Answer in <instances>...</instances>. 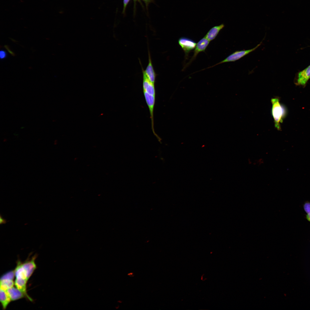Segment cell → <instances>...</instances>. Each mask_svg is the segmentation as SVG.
<instances>
[{"instance_id":"obj_16","label":"cell","mask_w":310,"mask_h":310,"mask_svg":"<svg viewBox=\"0 0 310 310\" xmlns=\"http://www.w3.org/2000/svg\"><path fill=\"white\" fill-rule=\"evenodd\" d=\"M15 276L14 270L9 271L4 274L1 276L0 280H13Z\"/></svg>"},{"instance_id":"obj_24","label":"cell","mask_w":310,"mask_h":310,"mask_svg":"<svg viewBox=\"0 0 310 310\" xmlns=\"http://www.w3.org/2000/svg\"><path fill=\"white\" fill-rule=\"evenodd\" d=\"M128 275L130 276H133V273H129L128 274Z\"/></svg>"},{"instance_id":"obj_8","label":"cell","mask_w":310,"mask_h":310,"mask_svg":"<svg viewBox=\"0 0 310 310\" xmlns=\"http://www.w3.org/2000/svg\"><path fill=\"white\" fill-rule=\"evenodd\" d=\"M310 78V65L298 73L297 84L298 85L305 86Z\"/></svg>"},{"instance_id":"obj_13","label":"cell","mask_w":310,"mask_h":310,"mask_svg":"<svg viewBox=\"0 0 310 310\" xmlns=\"http://www.w3.org/2000/svg\"><path fill=\"white\" fill-rule=\"evenodd\" d=\"M11 301L6 291L0 288V301L3 309L6 308Z\"/></svg>"},{"instance_id":"obj_9","label":"cell","mask_w":310,"mask_h":310,"mask_svg":"<svg viewBox=\"0 0 310 310\" xmlns=\"http://www.w3.org/2000/svg\"><path fill=\"white\" fill-rule=\"evenodd\" d=\"M28 281L26 279L16 278L14 284L16 287L24 294L25 297L32 301V299L28 295L27 292L26 284Z\"/></svg>"},{"instance_id":"obj_14","label":"cell","mask_w":310,"mask_h":310,"mask_svg":"<svg viewBox=\"0 0 310 310\" xmlns=\"http://www.w3.org/2000/svg\"><path fill=\"white\" fill-rule=\"evenodd\" d=\"M15 276L16 278H21L26 279L27 280L26 275L24 269L22 265V262L18 261L15 270Z\"/></svg>"},{"instance_id":"obj_17","label":"cell","mask_w":310,"mask_h":310,"mask_svg":"<svg viewBox=\"0 0 310 310\" xmlns=\"http://www.w3.org/2000/svg\"><path fill=\"white\" fill-rule=\"evenodd\" d=\"M303 208L307 214L309 213L310 212V202H305L303 204Z\"/></svg>"},{"instance_id":"obj_20","label":"cell","mask_w":310,"mask_h":310,"mask_svg":"<svg viewBox=\"0 0 310 310\" xmlns=\"http://www.w3.org/2000/svg\"><path fill=\"white\" fill-rule=\"evenodd\" d=\"M129 0H124V1H123V5H124V7H124V8H123V11H125V9L126 7V6H127V4H128V2L129 1Z\"/></svg>"},{"instance_id":"obj_4","label":"cell","mask_w":310,"mask_h":310,"mask_svg":"<svg viewBox=\"0 0 310 310\" xmlns=\"http://www.w3.org/2000/svg\"><path fill=\"white\" fill-rule=\"evenodd\" d=\"M143 93L146 102L149 109L151 121L152 129V132L157 138L158 140H159L160 138L155 132L154 128L153 113L155 102V96L149 94L145 91H143Z\"/></svg>"},{"instance_id":"obj_11","label":"cell","mask_w":310,"mask_h":310,"mask_svg":"<svg viewBox=\"0 0 310 310\" xmlns=\"http://www.w3.org/2000/svg\"><path fill=\"white\" fill-rule=\"evenodd\" d=\"M224 26V24H222L213 27L209 30L204 37L210 41L212 40L215 39L220 31Z\"/></svg>"},{"instance_id":"obj_10","label":"cell","mask_w":310,"mask_h":310,"mask_svg":"<svg viewBox=\"0 0 310 310\" xmlns=\"http://www.w3.org/2000/svg\"><path fill=\"white\" fill-rule=\"evenodd\" d=\"M143 73V91L153 95L155 96L156 92L154 84L151 82L146 76L144 73Z\"/></svg>"},{"instance_id":"obj_19","label":"cell","mask_w":310,"mask_h":310,"mask_svg":"<svg viewBox=\"0 0 310 310\" xmlns=\"http://www.w3.org/2000/svg\"><path fill=\"white\" fill-rule=\"evenodd\" d=\"M7 222L6 220L3 219L1 216H0V224H5Z\"/></svg>"},{"instance_id":"obj_18","label":"cell","mask_w":310,"mask_h":310,"mask_svg":"<svg viewBox=\"0 0 310 310\" xmlns=\"http://www.w3.org/2000/svg\"><path fill=\"white\" fill-rule=\"evenodd\" d=\"M6 53L3 51H1L0 53V57L1 59H3L6 56Z\"/></svg>"},{"instance_id":"obj_22","label":"cell","mask_w":310,"mask_h":310,"mask_svg":"<svg viewBox=\"0 0 310 310\" xmlns=\"http://www.w3.org/2000/svg\"><path fill=\"white\" fill-rule=\"evenodd\" d=\"M5 47L6 49L8 50V51L11 55H14V53L13 52H12L9 49V48L8 47V46H7L5 45Z\"/></svg>"},{"instance_id":"obj_1","label":"cell","mask_w":310,"mask_h":310,"mask_svg":"<svg viewBox=\"0 0 310 310\" xmlns=\"http://www.w3.org/2000/svg\"><path fill=\"white\" fill-rule=\"evenodd\" d=\"M271 102L272 106L271 110L275 127L278 130L281 129L280 124L286 115V110L284 106L280 104L278 98H272Z\"/></svg>"},{"instance_id":"obj_5","label":"cell","mask_w":310,"mask_h":310,"mask_svg":"<svg viewBox=\"0 0 310 310\" xmlns=\"http://www.w3.org/2000/svg\"><path fill=\"white\" fill-rule=\"evenodd\" d=\"M210 41L204 36L202 38L197 44L193 56L189 61L186 65L184 69L188 66L195 59L198 54L201 52H204L208 46Z\"/></svg>"},{"instance_id":"obj_3","label":"cell","mask_w":310,"mask_h":310,"mask_svg":"<svg viewBox=\"0 0 310 310\" xmlns=\"http://www.w3.org/2000/svg\"><path fill=\"white\" fill-rule=\"evenodd\" d=\"M178 42L184 52L186 59L188 57L190 51L195 48L197 44L193 40L185 37L180 38L178 40Z\"/></svg>"},{"instance_id":"obj_2","label":"cell","mask_w":310,"mask_h":310,"mask_svg":"<svg viewBox=\"0 0 310 310\" xmlns=\"http://www.w3.org/2000/svg\"><path fill=\"white\" fill-rule=\"evenodd\" d=\"M261 42L259 44H258L255 47L250 49L236 51L229 55L223 60L212 66L208 67L207 68H209L221 63L230 62H234L237 61L251 52L255 51L261 45Z\"/></svg>"},{"instance_id":"obj_25","label":"cell","mask_w":310,"mask_h":310,"mask_svg":"<svg viewBox=\"0 0 310 310\" xmlns=\"http://www.w3.org/2000/svg\"><path fill=\"white\" fill-rule=\"evenodd\" d=\"M134 0V1H136V0Z\"/></svg>"},{"instance_id":"obj_7","label":"cell","mask_w":310,"mask_h":310,"mask_svg":"<svg viewBox=\"0 0 310 310\" xmlns=\"http://www.w3.org/2000/svg\"><path fill=\"white\" fill-rule=\"evenodd\" d=\"M148 63L145 70L142 68V72L151 82L154 84L156 74L152 65L150 52L148 51Z\"/></svg>"},{"instance_id":"obj_23","label":"cell","mask_w":310,"mask_h":310,"mask_svg":"<svg viewBox=\"0 0 310 310\" xmlns=\"http://www.w3.org/2000/svg\"><path fill=\"white\" fill-rule=\"evenodd\" d=\"M146 4H148L151 1V0H143Z\"/></svg>"},{"instance_id":"obj_12","label":"cell","mask_w":310,"mask_h":310,"mask_svg":"<svg viewBox=\"0 0 310 310\" xmlns=\"http://www.w3.org/2000/svg\"><path fill=\"white\" fill-rule=\"evenodd\" d=\"M6 291L11 301H15L25 297L24 294L16 287L13 286L7 289Z\"/></svg>"},{"instance_id":"obj_21","label":"cell","mask_w":310,"mask_h":310,"mask_svg":"<svg viewBox=\"0 0 310 310\" xmlns=\"http://www.w3.org/2000/svg\"><path fill=\"white\" fill-rule=\"evenodd\" d=\"M305 218L308 221L310 222V212L306 215Z\"/></svg>"},{"instance_id":"obj_15","label":"cell","mask_w":310,"mask_h":310,"mask_svg":"<svg viewBox=\"0 0 310 310\" xmlns=\"http://www.w3.org/2000/svg\"><path fill=\"white\" fill-rule=\"evenodd\" d=\"M14 284H15L13 280H0V288L6 291L13 287Z\"/></svg>"},{"instance_id":"obj_6","label":"cell","mask_w":310,"mask_h":310,"mask_svg":"<svg viewBox=\"0 0 310 310\" xmlns=\"http://www.w3.org/2000/svg\"><path fill=\"white\" fill-rule=\"evenodd\" d=\"M36 257V256L34 255L31 259H28L23 263H22V266L26 272L28 280L36 268V266L35 262Z\"/></svg>"}]
</instances>
